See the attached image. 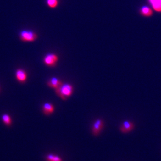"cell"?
Here are the masks:
<instances>
[{"mask_svg":"<svg viewBox=\"0 0 161 161\" xmlns=\"http://www.w3.org/2000/svg\"><path fill=\"white\" fill-rule=\"evenodd\" d=\"M55 92L59 97L61 98L64 100H66L68 98L72 95L74 92V88L71 84H63L62 86L55 90Z\"/></svg>","mask_w":161,"mask_h":161,"instance_id":"6da1fadb","label":"cell"},{"mask_svg":"<svg viewBox=\"0 0 161 161\" xmlns=\"http://www.w3.org/2000/svg\"><path fill=\"white\" fill-rule=\"evenodd\" d=\"M19 38L23 42H31L37 40L38 35L32 31L23 30L19 34Z\"/></svg>","mask_w":161,"mask_h":161,"instance_id":"7a4b0ae2","label":"cell"},{"mask_svg":"<svg viewBox=\"0 0 161 161\" xmlns=\"http://www.w3.org/2000/svg\"><path fill=\"white\" fill-rule=\"evenodd\" d=\"M58 61V57L55 53H49L44 58L43 62L47 66L54 68L56 66Z\"/></svg>","mask_w":161,"mask_h":161,"instance_id":"3957f363","label":"cell"},{"mask_svg":"<svg viewBox=\"0 0 161 161\" xmlns=\"http://www.w3.org/2000/svg\"><path fill=\"white\" fill-rule=\"evenodd\" d=\"M104 126V122L103 120L100 118L97 119L94 122L92 127V135L95 137L98 136L102 131Z\"/></svg>","mask_w":161,"mask_h":161,"instance_id":"277c9868","label":"cell"},{"mask_svg":"<svg viewBox=\"0 0 161 161\" xmlns=\"http://www.w3.org/2000/svg\"><path fill=\"white\" fill-rule=\"evenodd\" d=\"M135 124L132 121L126 120L123 121L119 127V131L121 133L126 134L134 130Z\"/></svg>","mask_w":161,"mask_h":161,"instance_id":"5b68a950","label":"cell"},{"mask_svg":"<svg viewBox=\"0 0 161 161\" xmlns=\"http://www.w3.org/2000/svg\"><path fill=\"white\" fill-rule=\"evenodd\" d=\"M28 75L25 70L22 69H18L16 72V78L20 83H25L27 80Z\"/></svg>","mask_w":161,"mask_h":161,"instance_id":"8992f818","label":"cell"},{"mask_svg":"<svg viewBox=\"0 0 161 161\" xmlns=\"http://www.w3.org/2000/svg\"><path fill=\"white\" fill-rule=\"evenodd\" d=\"M139 13L143 17H151L153 14V10L149 6H142L139 10Z\"/></svg>","mask_w":161,"mask_h":161,"instance_id":"52a82bcc","label":"cell"},{"mask_svg":"<svg viewBox=\"0 0 161 161\" xmlns=\"http://www.w3.org/2000/svg\"><path fill=\"white\" fill-rule=\"evenodd\" d=\"M62 84H63V82L59 79H58V78H56V77H53L47 82L48 86H50V88H52L54 90H56L58 88L62 86Z\"/></svg>","mask_w":161,"mask_h":161,"instance_id":"ba28073f","label":"cell"},{"mask_svg":"<svg viewBox=\"0 0 161 161\" xmlns=\"http://www.w3.org/2000/svg\"><path fill=\"white\" fill-rule=\"evenodd\" d=\"M55 110L54 105L50 103H46L42 106V112L47 116H49L52 115Z\"/></svg>","mask_w":161,"mask_h":161,"instance_id":"9c48e42d","label":"cell"},{"mask_svg":"<svg viewBox=\"0 0 161 161\" xmlns=\"http://www.w3.org/2000/svg\"><path fill=\"white\" fill-rule=\"evenodd\" d=\"M152 9L161 13V0H148Z\"/></svg>","mask_w":161,"mask_h":161,"instance_id":"30bf717a","label":"cell"},{"mask_svg":"<svg viewBox=\"0 0 161 161\" xmlns=\"http://www.w3.org/2000/svg\"><path fill=\"white\" fill-rule=\"evenodd\" d=\"M2 121L7 127H10L12 124V119L11 116L8 114H4L2 116Z\"/></svg>","mask_w":161,"mask_h":161,"instance_id":"8fae6325","label":"cell"},{"mask_svg":"<svg viewBox=\"0 0 161 161\" xmlns=\"http://www.w3.org/2000/svg\"><path fill=\"white\" fill-rule=\"evenodd\" d=\"M46 161H63L62 158L54 154H48L46 157Z\"/></svg>","mask_w":161,"mask_h":161,"instance_id":"7c38bea8","label":"cell"},{"mask_svg":"<svg viewBox=\"0 0 161 161\" xmlns=\"http://www.w3.org/2000/svg\"><path fill=\"white\" fill-rule=\"evenodd\" d=\"M58 0H46L47 5L51 8H56L58 7Z\"/></svg>","mask_w":161,"mask_h":161,"instance_id":"4fadbf2b","label":"cell"}]
</instances>
